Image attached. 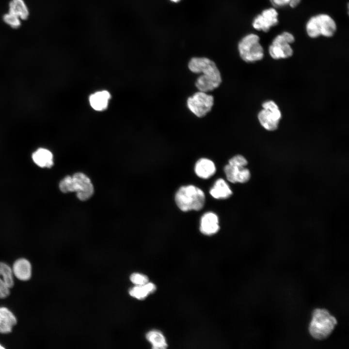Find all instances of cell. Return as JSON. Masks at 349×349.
Here are the masks:
<instances>
[{
	"mask_svg": "<svg viewBox=\"0 0 349 349\" xmlns=\"http://www.w3.org/2000/svg\"><path fill=\"white\" fill-rule=\"evenodd\" d=\"M190 71L202 73L197 79L195 84L197 88L204 92L211 91L218 88L222 82L220 72L215 63L205 57H194L188 64Z\"/></svg>",
	"mask_w": 349,
	"mask_h": 349,
	"instance_id": "6da1fadb",
	"label": "cell"
},
{
	"mask_svg": "<svg viewBox=\"0 0 349 349\" xmlns=\"http://www.w3.org/2000/svg\"><path fill=\"white\" fill-rule=\"evenodd\" d=\"M59 187L63 193L76 192L77 198L81 201L89 199L93 195L94 190L90 179L81 172L64 177L60 182Z\"/></svg>",
	"mask_w": 349,
	"mask_h": 349,
	"instance_id": "7a4b0ae2",
	"label": "cell"
},
{
	"mask_svg": "<svg viewBox=\"0 0 349 349\" xmlns=\"http://www.w3.org/2000/svg\"><path fill=\"white\" fill-rule=\"evenodd\" d=\"M175 201L178 207L182 211H199L205 203L203 191L193 185L181 186L175 194Z\"/></svg>",
	"mask_w": 349,
	"mask_h": 349,
	"instance_id": "3957f363",
	"label": "cell"
},
{
	"mask_svg": "<svg viewBox=\"0 0 349 349\" xmlns=\"http://www.w3.org/2000/svg\"><path fill=\"white\" fill-rule=\"evenodd\" d=\"M337 324L336 318L325 309L314 310L309 331L311 336L317 340L328 337Z\"/></svg>",
	"mask_w": 349,
	"mask_h": 349,
	"instance_id": "277c9868",
	"label": "cell"
},
{
	"mask_svg": "<svg viewBox=\"0 0 349 349\" xmlns=\"http://www.w3.org/2000/svg\"><path fill=\"white\" fill-rule=\"evenodd\" d=\"M308 35L311 38L320 35L331 37L335 33L336 25L334 20L326 14H319L312 17L306 26Z\"/></svg>",
	"mask_w": 349,
	"mask_h": 349,
	"instance_id": "5b68a950",
	"label": "cell"
},
{
	"mask_svg": "<svg viewBox=\"0 0 349 349\" xmlns=\"http://www.w3.org/2000/svg\"><path fill=\"white\" fill-rule=\"evenodd\" d=\"M256 34H250L243 37L238 45L241 59L247 63L261 60L264 56V50Z\"/></svg>",
	"mask_w": 349,
	"mask_h": 349,
	"instance_id": "8992f818",
	"label": "cell"
},
{
	"mask_svg": "<svg viewBox=\"0 0 349 349\" xmlns=\"http://www.w3.org/2000/svg\"><path fill=\"white\" fill-rule=\"evenodd\" d=\"M295 38L290 33L285 32L277 35L269 47V53L274 59L287 58L293 54L290 44L293 43Z\"/></svg>",
	"mask_w": 349,
	"mask_h": 349,
	"instance_id": "52a82bcc",
	"label": "cell"
},
{
	"mask_svg": "<svg viewBox=\"0 0 349 349\" xmlns=\"http://www.w3.org/2000/svg\"><path fill=\"white\" fill-rule=\"evenodd\" d=\"M214 104V97L206 93L199 91L187 100L189 110L198 117H203L209 112Z\"/></svg>",
	"mask_w": 349,
	"mask_h": 349,
	"instance_id": "ba28073f",
	"label": "cell"
},
{
	"mask_svg": "<svg viewBox=\"0 0 349 349\" xmlns=\"http://www.w3.org/2000/svg\"><path fill=\"white\" fill-rule=\"evenodd\" d=\"M278 13L274 8L264 10L253 22V27L258 31L268 32L270 28L278 23Z\"/></svg>",
	"mask_w": 349,
	"mask_h": 349,
	"instance_id": "9c48e42d",
	"label": "cell"
},
{
	"mask_svg": "<svg viewBox=\"0 0 349 349\" xmlns=\"http://www.w3.org/2000/svg\"><path fill=\"white\" fill-rule=\"evenodd\" d=\"M281 118V113L279 108L272 110L263 109L258 114L260 124L269 131H273L277 128Z\"/></svg>",
	"mask_w": 349,
	"mask_h": 349,
	"instance_id": "30bf717a",
	"label": "cell"
},
{
	"mask_svg": "<svg viewBox=\"0 0 349 349\" xmlns=\"http://www.w3.org/2000/svg\"><path fill=\"white\" fill-rule=\"evenodd\" d=\"M224 171L227 179L233 183H243L247 182L250 178L249 170L244 166H238L228 164L224 167Z\"/></svg>",
	"mask_w": 349,
	"mask_h": 349,
	"instance_id": "8fae6325",
	"label": "cell"
},
{
	"mask_svg": "<svg viewBox=\"0 0 349 349\" xmlns=\"http://www.w3.org/2000/svg\"><path fill=\"white\" fill-rule=\"evenodd\" d=\"M14 285L12 271L5 263L0 262V298H5L10 294V289Z\"/></svg>",
	"mask_w": 349,
	"mask_h": 349,
	"instance_id": "7c38bea8",
	"label": "cell"
},
{
	"mask_svg": "<svg viewBox=\"0 0 349 349\" xmlns=\"http://www.w3.org/2000/svg\"><path fill=\"white\" fill-rule=\"evenodd\" d=\"M220 229L218 216L212 212L205 213L201 217L200 231L205 235L211 236Z\"/></svg>",
	"mask_w": 349,
	"mask_h": 349,
	"instance_id": "4fadbf2b",
	"label": "cell"
},
{
	"mask_svg": "<svg viewBox=\"0 0 349 349\" xmlns=\"http://www.w3.org/2000/svg\"><path fill=\"white\" fill-rule=\"evenodd\" d=\"M194 171L200 178L207 179L214 174L216 168L212 160L206 158H201L196 161Z\"/></svg>",
	"mask_w": 349,
	"mask_h": 349,
	"instance_id": "5bb4252c",
	"label": "cell"
},
{
	"mask_svg": "<svg viewBox=\"0 0 349 349\" xmlns=\"http://www.w3.org/2000/svg\"><path fill=\"white\" fill-rule=\"evenodd\" d=\"M32 159L34 163L41 168H51L54 164L53 156L49 150L39 148L32 154Z\"/></svg>",
	"mask_w": 349,
	"mask_h": 349,
	"instance_id": "9a60e30c",
	"label": "cell"
},
{
	"mask_svg": "<svg viewBox=\"0 0 349 349\" xmlns=\"http://www.w3.org/2000/svg\"><path fill=\"white\" fill-rule=\"evenodd\" d=\"M17 323L14 314L6 307H0V333H8L12 332L13 327Z\"/></svg>",
	"mask_w": 349,
	"mask_h": 349,
	"instance_id": "2e32d148",
	"label": "cell"
},
{
	"mask_svg": "<svg viewBox=\"0 0 349 349\" xmlns=\"http://www.w3.org/2000/svg\"><path fill=\"white\" fill-rule=\"evenodd\" d=\"M13 270L15 275L20 280L27 281L31 277V265L25 258L16 260L14 263Z\"/></svg>",
	"mask_w": 349,
	"mask_h": 349,
	"instance_id": "e0dca14e",
	"label": "cell"
},
{
	"mask_svg": "<svg viewBox=\"0 0 349 349\" xmlns=\"http://www.w3.org/2000/svg\"><path fill=\"white\" fill-rule=\"evenodd\" d=\"M209 193L213 198L217 199L228 198L233 193L229 185L222 178H219L215 181Z\"/></svg>",
	"mask_w": 349,
	"mask_h": 349,
	"instance_id": "ac0fdd59",
	"label": "cell"
},
{
	"mask_svg": "<svg viewBox=\"0 0 349 349\" xmlns=\"http://www.w3.org/2000/svg\"><path fill=\"white\" fill-rule=\"evenodd\" d=\"M8 7V12L16 15L21 20L28 19L30 11L24 0H11Z\"/></svg>",
	"mask_w": 349,
	"mask_h": 349,
	"instance_id": "d6986e66",
	"label": "cell"
},
{
	"mask_svg": "<svg viewBox=\"0 0 349 349\" xmlns=\"http://www.w3.org/2000/svg\"><path fill=\"white\" fill-rule=\"evenodd\" d=\"M110 97V93L107 91L97 92L90 96V105L96 111L103 110L107 108Z\"/></svg>",
	"mask_w": 349,
	"mask_h": 349,
	"instance_id": "ffe728a7",
	"label": "cell"
},
{
	"mask_svg": "<svg viewBox=\"0 0 349 349\" xmlns=\"http://www.w3.org/2000/svg\"><path fill=\"white\" fill-rule=\"evenodd\" d=\"M156 289V286L152 283H147L142 285H137L131 288L129 293L130 296L139 300L144 299L150 293H153Z\"/></svg>",
	"mask_w": 349,
	"mask_h": 349,
	"instance_id": "44dd1931",
	"label": "cell"
},
{
	"mask_svg": "<svg viewBox=\"0 0 349 349\" xmlns=\"http://www.w3.org/2000/svg\"><path fill=\"white\" fill-rule=\"evenodd\" d=\"M146 337L152 344L153 349H165L167 347L166 339L159 331L154 330L148 332L146 333Z\"/></svg>",
	"mask_w": 349,
	"mask_h": 349,
	"instance_id": "7402d4cb",
	"label": "cell"
},
{
	"mask_svg": "<svg viewBox=\"0 0 349 349\" xmlns=\"http://www.w3.org/2000/svg\"><path fill=\"white\" fill-rule=\"evenodd\" d=\"M2 20L5 24L14 29H17L21 26V20L9 12L3 15Z\"/></svg>",
	"mask_w": 349,
	"mask_h": 349,
	"instance_id": "603a6c76",
	"label": "cell"
},
{
	"mask_svg": "<svg viewBox=\"0 0 349 349\" xmlns=\"http://www.w3.org/2000/svg\"><path fill=\"white\" fill-rule=\"evenodd\" d=\"M275 7H283L287 5L294 8L297 6L301 0H270Z\"/></svg>",
	"mask_w": 349,
	"mask_h": 349,
	"instance_id": "cb8c5ba5",
	"label": "cell"
},
{
	"mask_svg": "<svg viewBox=\"0 0 349 349\" xmlns=\"http://www.w3.org/2000/svg\"><path fill=\"white\" fill-rule=\"evenodd\" d=\"M130 281L137 285L142 286L148 282L147 276L139 273H132L130 276Z\"/></svg>",
	"mask_w": 349,
	"mask_h": 349,
	"instance_id": "d4e9b609",
	"label": "cell"
},
{
	"mask_svg": "<svg viewBox=\"0 0 349 349\" xmlns=\"http://www.w3.org/2000/svg\"><path fill=\"white\" fill-rule=\"evenodd\" d=\"M228 163L238 166H245L248 164L246 159L242 155H236L230 159Z\"/></svg>",
	"mask_w": 349,
	"mask_h": 349,
	"instance_id": "484cf974",
	"label": "cell"
},
{
	"mask_svg": "<svg viewBox=\"0 0 349 349\" xmlns=\"http://www.w3.org/2000/svg\"><path fill=\"white\" fill-rule=\"evenodd\" d=\"M263 109L267 110H274L279 108L277 104L273 101L270 100L264 102L262 104Z\"/></svg>",
	"mask_w": 349,
	"mask_h": 349,
	"instance_id": "4316f807",
	"label": "cell"
},
{
	"mask_svg": "<svg viewBox=\"0 0 349 349\" xmlns=\"http://www.w3.org/2000/svg\"><path fill=\"white\" fill-rule=\"evenodd\" d=\"M170 0L174 2H177L179 1L180 0Z\"/></svg>",
	"mask_w": 349,
	"mask_h": 349,
	"instance_id": "83f0119b",
	"label": "cell"
},
{
	"mask_svg": "<svg viewBox=\"0 0 349 349\" xmlns=\"http://www.w3.org/2000/svg\"><path fill=\"white\" fill-rule=\"evenodd\" d=\"M0 349H4V348H3V347H2V346L0 345Z\"/></svg>",
	"mask_w": 349,
	"mask_h": 349,
	"instance_id": "f1b7e54d",
	"label": "cell"
}]
</instances>
